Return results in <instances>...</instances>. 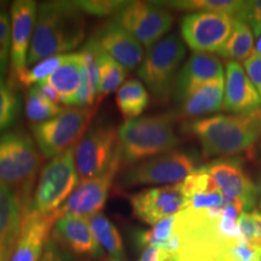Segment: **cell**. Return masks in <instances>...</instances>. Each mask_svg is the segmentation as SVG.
I'll return each instance as SVG.
<instances>
[{"label": "cell", "mask_w": 261, "mask_h": 261, "mask_svg": "<svg viewBox=\"0 0 261 261\" xmlns=\"http://www.w3.org/2000/svg\"><path fill=\"white\" fill-rule=\"evenodd\" d=\"M84 12L76 2H42L27 57V67L76 48L85 38Z\"/></svg>", "instance_id": "obj_1"}, {"label": "cell", "mask_w": 261, "mask_h": 261, "mask_svg": "<svg viewBox=\"0 0 261 261\" xmlns=\"http://www.w3.org/2000/svg\"><path fill=\"white\" fill-rule=\"evenodd\" d=\"M188 130L200 140L205 158L249 151L261 135V109L244 115H217L197 119Z\"/></svg>", "instance_id": "obj_2"}, {"label": "cell", "mask_w": 261, "mask_h": 261, "mask_svg": "<svg viewBox=\"0 0 261 261\" xmlns=\"http://www.w3.org/2000/svg\"><path fill=\"white\" fill-rule=\"evenodd\" d=\"M180 143L168 114L126 121L117 129L116 158L120 167L132 166L173 151Z\"/></svg>", "instance_id": "obj_3"}, {"label": "cell", "mask_w": 261, "mask_h": 261, "mask_svg": "<svg viewBox=\"0 0 261 261\" xmlns=\"http://www.w3.org/2000/svg\"><path fill=\"white\" fill-rule=\"evenodd\" d=\"M42 156L34 140L22 129L0 136V179L16 192L27 213L32 203V188L41 167Z\"/></svg>", "instance_id": "obj_4"}, {"label": "cell", "mask_w": 261, "mask_h": 261, "mask_svg": "<svg viewBox=\"0 0 261 261\" xmlns=\"http://www.w3.org/2000/svg\"><path fill=\"white\" fill-rule=\"evenodd\" d=\"M99 102L90 107L64 109L60 115L38 125H32L33 136L41 155L54 159L74 149L86 135Z\"/></svg>", "instance_id": "obj_5"}, {"label": "cell", "mask_w": 261, "mask_h": 261, "mask_svg": "<svg viewBox=\"0 0 261 261\" xmlns=\"http://www.w3.org/2000/svg\"><path fill=\"white\" fill-rule=\"evenodd\" d=\"M79 182L74 149L56 156L44 166L35 185L28 211L51 214L57 211L76 189Z\"/></svg>", "instance_id": "obj_6"}, {"label": "cell", "mask_w": 261, "mask_h": 261, "mask_svg": "<svg viewBox=\"0 0 261 261\" xmlns=\"http://www.w3.org/2000/svg\"><path fill=\"white\" fill-rule=\"evenodd\" d=\"M185 57V46L177 34H169L150 47L138 69L139 77L159 99H167L177 71Z\"/></svg>", "instance_id": "obj_7"}, {"label": "cell", "mask_w": 261, "mask_h": 261, "mask_svg": "<svg viewBox=\"0 0 261 261\" xmlns=\"http://www.w3.org/2000/svg\"><path fill=\"white\" fill-rule=\"evenodd\" d=\"M198 169L197 161L190 154L173 150L127 167L119 182L123 188L148 184H178Z\"/></svg>", "instance_id": "obj_8"}, {"label": "cell", "mask_w": 261, "mask_h": 261, "mask_svg": "<svg viewBox=\"0 0 261 261\" xmlns=\"http://www.w3.org/2000/svg\"><path fill=\"white\" fill-rule=\"evenodd\" d=\"M117 130L112 126L97 125L86 132L74 148L79 180L96 178L119 161L116 158Z\"/></svg>", "instance_id": "obj_9"}, {"label": "cell", "mask_w": 261, "mask_h": 261, "mask_svg": "<svg viewBox=\"0 0 261 261\" xmlns=\"http://www.w3.org/2000/svg\"><path fill=\"white\" fill-rule=\"evenodd\" d=\"M114 21L149 50L171 29L173 16L159 3L128 2Z\"/></svg>", "instance_id": "obj_10"}, {"label": "cell", "mask_w": 261, "mask_h": 261, "mask_svg": "<svg viewBox=\"0 0 261 261\" xmlns=\"http://www.w3.org/2000/svg\"><path fill=\"white\" fill-rule=\"evenodd\" d=\"M234 18L217 12H191L181 19V37L195 52L211 54L223 48L233 29Z\"/></svg>", "instance_id": "obj_11"}, {"label": "cell", "mask_w": 261, "mask_h": 261, "mask_svg": "<svg viewBox=\"0 0 261 261\" xmlns=\"http://www.w3.org/2000/svg\"><path fill=\"white\" fill-rule=\"evenodd\" d=\"M38 4L33 0H16L10 9L11 51H10V83L15 89L19 74L27 69V57L38 15Z\"/></svg>", "instance_id": "obj_12"}, {"label": "cell", "mask_w": 261, "mask_h": 261, "mask_svg": "<svg viewBox=\"0 0 261 261\" xmlns=\"http://www.w3.org/2000/svg\"><path fill=\"white\" fill-rule=\"evenodd\" d=\"M133 214L148 225H156L166 218L180 213L188 207V198L180 185L145 189L129 197Z\"/></svg>", "instance_id": "obj_13"}, {"label": "cell", "mask_w": 261, "mask_h": 261, "mask_svg": "<svg viewBox=\"0 0 261 261\" xmlns=\"http://www.w3.org/2000/svg\"><path fill=\"white\" fill-rule=\"evenodd\" d=\"M120 169V163L116 161L103 174L81 181L64 203L54 212L56 219L63 215H76L90 219L91 217L99 213L106 204L110 188Z\"/></svg>", "instance_id": "obj_14"}, {"label": "cell", "mask_w": 261, "mask_h": 261, "mask_svg": "<svg viewBox=\"0 0 261 261\" xmlns=\"http://www.w3.org/2000/svg\"><path fill=\"white\" fill-rule=\"evenodd\" d=\"M201 169L211 175L226 201L237 202L243 211H255L257 205V189L248 177L241 163L236 160H217Z\"/></svg>", "instance_id": "obj_15"}, {"label": "cell", "mask_w": 261, "mask_h": 261, "mask_svg": "<svg viewBox=\"0 0 261 261\" xmlns=\"http://www.w3.org/2000/svg\"><path fill=\"white\" fill-rule=\"evenodd\" d=\"M56 221L54 213L40 214L28 211L22 220L21 231L10 261H40Z\"/></svg>", "instance_id": "obj_16"}, {"label": "cell", "mask_w": 261, "mask_h": 261, "mask_svg": "<svg viewBox=\"0 0 261 261\" xmlns=\"http://www.w3.org/2000/svg\"><path fill=\"white\" fill-rule=\"evenodd\" d=\"M91 39L100 51L127 70L135 69L144 58L142 45L114 19L104 23Z\"/></svg>", "instance_id": "obj_17"}, {"label": "cell", "mask_w": 261, "mask_h": 261, "mask_svg": "<svg viewBox=\"0 0 261 261\" xmlns=\"http://www.w3.org/2000/svg\"><path fill=\"white\" fill-rule=\"evenodd\" d=\"M223 109L238 115L253 114L261 109V97L246 70L238 62L226 63Z\"/></svg>", "instance_id": "obj_18"}, {"label": "cell", "mask_w": 261, "mask_h": 261, "mask_svg": "<svg viewBox=\"0 0 261 261\" xmlns=\"http://www.w3.org/2000/svg\"><path fill=\"white\" fill-rule=\"evenodd\" d=\"M52 240L79 255L98 257L103 254L86 218L76 215L58 218L54 226Z\"/></svg>", "instance_id": "obj_19"}, {"label": "cell", "mask_w": 261, "mask_h": 261, "mask_svg": "<svg viewBox=\"0 0 261 261\" xmlns=\"http://www.w3.org/2000/svg\"><path fill=\"white\" fill-rule=\"evenodd\" d=\"M224 77L220 58L212 54L195 52L179 71L174 84V94L180 103L189 93L208 81Z\"/></svg>", "instance_id": "obj_20"}, {"label": "cell", "mask_w": 261, "mask_h": 261, "mask_svg": "<svg viewBox=\"0 0 261 261\" xmlns=\"http://www.w3.org/2000/svg\"><path fill=\"white\" fill-rule=\"evenodd\" d=\"M84 56L79 51L68 55L64 63L44 81L56 91L61 103L65 106L79 107L84 90Z\"/></svg>", "instance_id": "obj_21"}, {"label": "cell", "mask_w": 261, "mask_h": 261, "mask_svg": "<svg viewBox=\"0 0 261 261\" xmlns=\"http://www.w3.org/2000/svg\"><path fill=\"white\" fill-rule=\"evenodd\" d=\"M25 210L11 188L0 179V243L9 254L17 242Z\"/></svg>", "instance_id": "obj_22"}, {"label": "cell", "mask_w": 261, "mask_h": 261, "mask_svg": "<svg viewBox=\"0 0 261 261\" xmlns=\"http://www.w3.org/2000/svg\"><path fill=\"white\" fill-rule=\"evenodd\" d=\"M224 93V77L201 85L180 102L181 116L192 119V117H198L223 109Z\"/></svg>", "instance_id": "obj_23"}, {"label": "cell", "mask_w": 261, "mask_h": 261, "mask_svg": "<svg viewBox=\"0 0 261 261\" xmlns=\"http://www.w3.org/2000/svg\"><path fill=\"white\" fill-rule=\"evenodd\" d=\"M116 106L126 121L138 117L149 104V93L138 79H130L116 91Z\"/></svg>", "instance_id": "obj_24"}, {"label": "cell", "mask_w": 261, "mask_h": 261, "mask_svg": "<svg viewBox=\"0 0 261 261\" xmlns=\"http://www.w3.org/2000/svg\"><path fill=\"white\" fill-rule=\"evenodd\" d=\"M253 48L254 34L250 31V27L242 19L234 18L232 32L219 51V55L233 62L246 61L253 54Z\"/></svg>", "instance_id": "obj_25"}, {"label": "cell", "mask_w": 261, "mask_h": 261, "mask_svg": "<svg viewBox=\"0 0 261 261\" xmlns=\"http://www.w3.org/2000/svg\"><path fill=\"white\" fill-rule=\"evenodd\" d=\"M89 221L91 230L103 252L109 254L110 257L122 259L125 255V249H123L121 234L117 231L115 225L106 215L100 213L91 217Z\"/></svg>", "instance_id": "obj_26"}, {"label": "cell", "mask_w": 261, "mask_h": 261, "mask_svg": "<svg viewBox=\"0 0 261 261\" xmlns=\"http://www.w3.org/2000/svg\"><path fill=\"white\" fill-rule=\"evenodd\" d=\"M163 8L177 10H198L203 12H217L231 16L233 18H241L246 2L238 0H177V2L159 3Z\"/></svg>", "instance_id": "obj_27"}, {"label": "cell", "mask_w": 261, "mask_h": 261, "mask_svg": "<svg viewBox=\"0 0 261 261\" xmlns=\"http://www.w3.org/2000/svg\"><path fill=\"white\" fill-rule=\"evenodd\" d=\"M99 48V47H98ZM99 81H98V100L115 92L122 86L127 76V69L99 50L98 55Z\"/></svg>", "instance_id": "obj_28"}, {"label": "cell", "mask_w": 261, "mask_h": 261, "mask_svg": "<svg viewBox=\"0 0 261 261\" xmlns=\"http://www.w3.org/2000/svg\"><path fill=\"white\" fill-rule=\"evenodd\" d=\"M63 110L58 104L42 96L35 86H32L25 93V117L33 125L48 121Z\"/></svg>", "instance_id": "obj_29"}, {"label": "cell", "mask_w": 261, "mask_h": 261, "mask_svg": "<svg viewBox=\"0 0 261 261\" xmlns=\"http://www.w3.org/2000/svg\"><path fill=\"white\" fill-rule=\"evenodd\" d=\"M68 55H60V56H52L46 58V60L38 62L37 64L33 65L31 69H25L23 73L19 74L17 80H16V85H19L22 87H28L33 84L37 85L40 81H44L64 63Z\"/></svg>", "instance_id": "obj_30"}, {"label": "cell", "mask_w": 261, "mask_h": 261, "mask_svg": "<svg viewBox=\"0 0 261 261\" xmlns=\"http://www.w3.org/2000/svg\"><path fill=\"white\" fill-rule=\"evenodd\" d=\"M18 112L19 102L15 90L0 77V133L14 126Z\"/></svg>", "instance_id": "obj_31"}, {"label": "cell", "mask_w": 261, "mask_h": 261, "mask_svg": "<svg viewBox=\"0 0 261 261\" xmlns=\"http://www.w3.org/2000/svg\"><path fill=\"white\" fill-rule=\"evenodd\" d=\"M11 51V21L6 6L0 8V77L4 79Z\"/></svg>", "instance_id": "obj_32"}, {"label": "cell", "mask_w": 261, "mask_h": 261, "mask_svg": "<svg viewBox=\"0 0 261 261\" xmlns=\"http://www.w3.org/2000/svg\"><path fill=\"white\" fill-rule=\"evenodd\" d=\"M128 2H120V0H81L76 2L77 6L84 14L92 16H103L117 14L120 10L125 8Z\"/></svg>", "instance_id": "obj_33"}, {"label": "cell", "mask_w": 261, "mask_h": 261, "mask_svg": "<svg viewBox=\"0 0 261 261\" xmlns=\"http://www.w3.org/2000/svg\"><path fill=\"white\" fill-rule=\"evenodd\" d=\"M237 225H238V230H240L241 240H242V242L255 248H260L259 238H257L256 225L252 217V213L242 212L237 219Z\"/></svg>", "instance_id": "obj_34"}, {"label": "cell", "mask_w": 261, "mask_h": 261, "mask_svg": "<svg viewBox=\"0 0 261 261\" xmlns=\"http://www.w3.org/2000/svg\"><path fill=\"white\" fill-rule=\"evenodd\" d=\"M240 19H242L247 24H250L253 34L259 38L261 35V0L246 2Z\"/></svg>", "instance_id": "obj_35"}, {"label": "cell", "mask_w": 261, "mask_h": 261, "mask_svg": "<svg viewBox=\"0 0 261 261\" xmlns=\"http://www.w3.org/2000/svg\"><path fill=\"white\" fill-rule=\"evenodd\" d=\"M243 65L248 77L261 97V57L256 55H250V57L244 61Z\"/></svg>", "instance_id": "obj_36"}, {"label": "cell", "mask_w": 261, "mask_h": 261, "mask_svg": "<svg viewBox=\"0 0 261 261\" xmlns=\"http://www.w3.org/2000/svg\"><path fill=\"white\" fill-rule=\"evenodd\" d=\"M40 261H64L60 249H58L57 244L54 240H50L47 242Z\"/></svg>", "instance_id": "obj_37"}, {"label": "cell", "mask_w": 261, "mask_h": 261, "mask_svg": "<svg viewBox=\"0 0 261 261\" xmlns=\"http://www.w3.org/2000/svg\"><path fill=\"white\" fill-rule=\"evenodd\" d=\"M252 213V217L254 221H255L256 225V230H257V238H259V243H260V248H261V212L259 211H253L250 212Z\"/></svg>", "instance_id": "obj_38"}, {"label": "cell", "mask_w": 261, "mask_h": 261, "mask_svg": "<svg viewBox=\"0 0 261 261\" xmlns=\"http://www.w3.org/2000/svg\"><path fill=\"white\" fill-rule=\"evenodd\" d=\"M256 189H257V205H259L260 212H261V171L259 172V175H257Z\"/></svg>", "instance_id": "obj_39"}, {"label": "cell", "mask_w": 261, "mask_h": 261, "mask_svg": "<svg viewBox=\"0 0 261 261\" xmlns=\"http://www.w3.org/2000/svg\"><path fill=\"white\" fill-rule=\"evenodd\" d=\"M10 257H11V254H9L4 249V247L0 243V261H10Z\"/></svg>", "instance_id": "obj_40"}, {"label": "cell", "mask_w": 261, "mask_h": 261, "mask_svg": "<svg viewBox=\"0 0 261 261\" xmlns=\"http://www.w3.org/2000/svg\"><path fill=\"white\" fill-rule=\"evenodd\" d=\"M252 55H256V56H260L261 57V35H260L259 38H257L255 45H254L253 54Z\"/></svg>", "instance_id": "obj_41"}, {"label": "cell", "mask_w": 261, "mask_h": 261, "mask_svg": "<svg viewBox=\"0 0 261 261\" xmlns=\"http://www.w3.org/2000/svg\"><path fill=\"white\" fill-rule=\"evenodd\" d=\"M256 261H261V248H257V259Z\"/></svg>", "instance_id": "obj_42"}, {"label": "cell", "mask_w": 261, "mask_h": 261, "mask_svg": "<svg viewBox=\"0 0 261 261\" xmlns=\"http://www.w3.org/2000/svg\"><path fill=\"white\" fill-rule=\"evenodd\" d=\"M108 261H122V259H115V257H110Z\"/></svg>", "instance_id": "obj_43"}, {"label": "cell", "mask_w": 261, "mask_h": 261, "mask_svg": "<svg viewBox=\"0 0 261 261\" xmlns=\"http://www.w3.org/2000/svg\"><path fill=\"white\" fill-rule=\"evenodd\" d=\"M168 261H174V259H171V260H168Z\"/></svg>", "instance_id": "obj_44"}]
</instances>
